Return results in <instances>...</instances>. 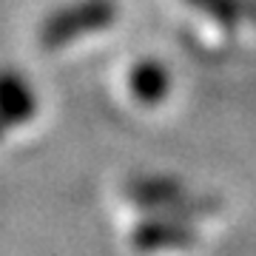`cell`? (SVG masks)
Listing matches in <instances>:
<instances>
[{"label": "cell", "instance_id": "5b68a950", "mask_svg": "<svg viewBox=\"0 0 256 256\" xmlns=\"http://www.w3.org/2000/svg\"><path fill=\"white\" fill-rule=\"evenodd\" d=\"M191 3L228 28H234L242 20H256L254 0H191Z\"/></svg>", "mask_w": 256, "mask_h": 256}, {"label": "cell", "instance_id": "7a4b0ae2", "mask_svg": "<svg viewBox=\"0 0 256 256\" xmlns=\"http://www.w3.org/2000/svg\"><path fill=\"white\" fill-rule=\"evenodd\" d=\"M128 200L151 214H174L191 194L171 176H140L126 185Z\"/></svg>", "mask_w": 256, "mask_h": 256}, {"label": "cell", "instance_id": "6da1fadb", "mask_svg": "<svg viewBox=\"0 0 256 256\" xmlns=\"http://www.w3.org/2000/svg\"><path fill=\"white\" fill-rule=\"evenodd\" d=\"M117 20V3L114 0H80L74 6L54 12L40 26V43L46 48L66 46L72 40H80L86 34L102 32Z\"/></svg>", "mask_w": 256, "mask_h": 256}, {"label": "cell", "instance_id": "8992f818", "mask_svg": "<svg viewBox=\"0 0 256 256\" xmlns=\"http://www.w3.org/2000/svg\"><path fill=\"white\" fill-rule=\"evenodd\" d=\"M37 111V100L28 102H0V140L6 137L9 131H14L18 126L28 122Z\"/></svg>", "mask_w": 256, "mask_h": 256}, {"label": "cell", "instance_id": "3957f363", "mask_svg": "<svg viewBox=\"0 0 256 256\" xmlns=\"http://www.w3.org/2000/svg\"><path fill=\"white\" fill-rule=\"evenodd\" d=\"M194 242L191 222L168 216V214H154L151 220L140 222L131 234V245L137 250H162V248H180Z\"/></svg>", "mask_w": 256, "mask_h": 256}, {"label": "cell", "instance_id": "277c9868", "mask_svg": "<svg viewBox=\"0 0 256 256\" xmlns=\"http://www.w3.org/2000/svg\"><path fill=\"white\" fill-rule=\"evenodd\" d=\"M128 86H131V94L137 97V102H142V106H156V102H162L168 97L171 74H168V68L160 60H140L131 68Z\"/></svg>", "mask_w": 256, "mask_h": 256}]
</instances>
